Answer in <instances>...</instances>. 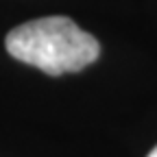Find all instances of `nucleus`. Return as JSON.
<instances>
[{"instance_id":"f03ea898","label":"nucleus","mask_w":157,"mask_h":157,"mask_svg":"<svg viewBox=\"0 0 157 157\" xmlns=\"http://www.w3.org/2000/svg\"><path fill=\"white\" fill-rule=\"evenodd\" d=\"M148 157H157V146H155V148H153V151L148 153Z\"/></svg>"},{"instance_id":"f257e3e1","label":"nucleus","mask_w":157,"mask_h":157,"mask_svg":"<svg viewBox=\"0 0 157 157\" xmlns=\"http://www.w3.org/2000/svg\"><path fill=\"white\" fill-rule=\"evenodd\" d=\"M5 46L13 59L52 76L78 72L101 55V44L66 15L39 17L15 26Z\"/></svg>"}]
</instances>
